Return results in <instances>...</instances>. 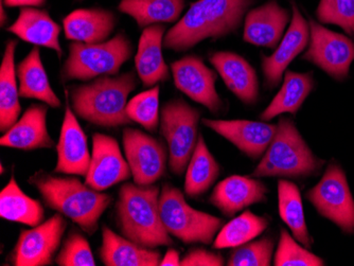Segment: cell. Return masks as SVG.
I'll list each match as a JSON object with an SVG mask.
<instances>
[{"label": "cell", "instance_id": "cell-1", "mask_svg": "<svg viewBox=\"0 0 354 266\" xmlns=\"http://www.w3.org/2000/svg\"><path fill=\"white\" fill-rule=\"evenodd\" d=\"M252 3L254 0H198L165 35V48L184 53L205 39L236 32Z\"/></svg>", "mask_w": 354, "mask_h": 266}, {"label": "cell", "instance_id": "cell-2", "mask_svg": "<svg viewBox=\"0 0 354 266\" xmlns=\"http://www.w3.org/2000/svg\"><path fill=\"white\" fill-rule=\"evenodd\" d=\"M37 188L47 207L71 218L85 234L93 236L113 198L83 184L73 176H55L39 171L28 180Z\"/></svg>", "mask_w": 354, "mask_h": 266}, {"label": "cell", "instance_id": "cell-3", "mask_svg": "<svg viewBox=\"0 0 354 266\" xmlns=\"http://www.w3.org/2000/svg\"><path fill=\"white\" fill-rule=\"evenodd\" d=\"M159 196L160 188L155 184L127 182L121 186L115 206V222L121 236L152 249L173 245L160 216Z\"/></svg>", "mask_w": 354, "mask_h": 266}, {"label": "cell", "instance_id": "cell-4", "mask_svg": "<svg viewBox=\"0 0 354 266\" xmlns=\"http://www.w3.org/2000/svg\"><path fill=\"white\" fill-rule=\"evenodd\" d=\"M138 84L133 71L103 75L71 89V106L79 118L101 126L119 128L133 122L127 114V99Z\"/></svg>", "mask_w": 354, "mask_h": 266}, {"label": "cell", "instance_id": "cell-5", "mask_svg": "<svg viewBox=\"0 0 354 266\" xmlns=\"http://www.w3.org/2000/svg\"><path fill=\"white\" fill-rule=\"evenodd\" d=\"M323 164V160H318L314 156L293 120L281 117L275 137L252 172V176L306 178L316 173Z\"/></svg>", "mask_w": 354, "mask_h": 266}, {"label": "cell", "instance_id": "cell-6", "mask_svg": "<svg viewBox=\"0 0 354 266\" xmlns=\"http://www.w3.org/2000/svg\"><path fill=\"white\" fill-rule=\"evenodd\" d=\"M132 43L127 35L116 37L100 44L73 41L61 75L64 81H93L103 75H116L132 57Z\"/></svg>", "mask_w": 354, "mask_h": 266}, {"label": "cell", "instance_id": "cell-7", "mask_svg": "<svg viewBox=\"0 0 354 266\" xmlns=\"http://www.w3.org/2000/svg\"><path fill=\"white\" fill-rule=\"evenodd\" d=\"M159 208L169 234L186 244L212 243L224 224L222 218L191 207L183 192L168 182L160 191Z\"/></svg>", "mask_w": 354, "mask_h": 266}, {"label": "cell", "instance_id": "cell-8", "mask_svg": "<svg viewBox=\"0 0 354 266\" xmlns=\"http://www.w3.org/2000/svg\"><path fill=\"white\" fill-rule=\"evenodd\" d=\"M201 113L182 99L169 101L160 111V133L168 144L169 168L183 175L192 156L198 136Z\"/></svg>", "mask_w": 354, "mask_h": 266}, {"label": "cell", "instance_id": "cell-9", "mask_svg": "<svg viewBox=\"0 0 354 266\" xmlns=\"http://www.w3.org/2000/svg\"><path fill=\"white\" fill-rule=\"evenodd\" d=\"M307 198L320 216L346 234H354V200L346 174L339 164L328 166L320 182L308 191Z\"/></svg>", "mask_w": 354, "mask_h": 266}, {"label": "cell", "instance_id": "cell-10", "mask_svg": "<svg viewBox=\"0 0 354 266\" xmlns=\"http://www.w3.org/2000/svg\"><path fill=\"white\" fill-rule=\"evenodd\" d=\"M309 26V48L302 55V59L323 69L335 80H344L349 75L354 61L353 41L312 19Z\"/></svg>", "mask_w": 354, "mask_h": 266}, {"label": "cell", "instance_id": "cell-11", "mask_svg": "<svg viewBox=\"0 0 354 266\" xmlns=\"http://www.w3.org/2000/svg\"><path fill=\"white\" fill-rule=\"evenodd\" d=\"M66 228L63 214L57 212L39 225L23 230L12 253L13 265H53Z\"/></svg>", "mask_w": 354, "mask_h": 266}, {"label": "cell", "instance_id": "cell-12", "mask_svg": "<svg viewBox=\"0 0 354 266\" xmlns=\"http://www.w3.org/2000/svg\"><path fill=\"white\" fill-rule=\"evenodd\" d=\"M122 144L135 184H154L164 176L169 153L164 142L142 131L125 128Z\"/></svg>", "mask_w": 354, "mask_h": 266}, {"label": "cell", "instance_id": "cell-13", "mask_svg": "<svg viewBox=\"0 0 354 266\" xmlns=\"http://www.w3.org/2000/svg\"><path fill=\"white\" fill-rule=\"evenodd\" d=\"M132 176L127 158H123L114 137L95 133L93 136V152L85 184L97 191L130 180Z\"/></svg>", "mask_w": 354, "mask_h": 266}, {"label": "cell", "instance_id": "cell-14", "mask_svg": "<svg viewBox=\"0 0 354 266\" xmlns=\"http://www.w3.org/2000/svg\"><path fill=\"white\" fill-rule=\"evenodd\" d=\"M171 70L177 89L194 102L204 105L214 114L220 112L222 100L216 89L218 77L201 57L188 55L173 61Z\"/></svg>", "mask_w": 354, "mask_h": 266}, {"label": "cell", "instance_id": "cell-15", "mask_svg": "<svg viewBox=\"0 0 354 266\" xmlns=\"http://www.w3.org/2000/svg\"><path fill=\"white\" fill-rule=\"evenodd\" d=\"M310 41L309 23L304 19L297 6L292 3V19L278 48L270 57L262 55V71L268 88H275L282 75L300 53L307 48Z\"/></svg>", "mask_w": 354, "mask_h": 266}, {"label": "cell", "instance_id": "cell-16", "mask_svg": "<svg viewBox=\"0 0 354 266\" xmlns=\"http://www.w3.org/2000/svg\"><path fill=\"white\" fill-rule=\"evenodd\" d=\"M202 122L252 160L261 158L277 132V125L261 121L203 119Z\"/></svg>", "mask_w": 354, "mask_h": 266}, {"label": "cell", "instance_id": "cell-17", "mask_svg": "<svg viewBox=\"0 0 354 266\" xmlns=\"http://www.w3.org/2000/svg\"><path fill=\"white\" fill-rule=\"evenodd\" d=\"M55 173L86 176L91 164L87 136L67 102L57 146Z\"/></svg>", "mask_w": 354, "mask_h": 266}, {"label": "cell", "instance_id": "cell-18", "mask_svg": "<svg viewBox=\"0 0 354 266\" xmlns=\"http://www.w3.org/2000/svg\"><path fill=\"white\" fill-rule=\"evenodd\" d=\"M291 13L276 0L250 10L245 15L243 39L258 47L276 48L291 21Z\"/></svg>", "mask_w": 354, "mask_h": 266}, {"label": "cell", "instance_id": "cell-19", "mask_svg": "<svg viewBox=\"0 0 354 266\" xmlns=\"http://www.w3.org/2000/svg\"><path fill=\"white\" fill-rule=\"evenodd\" d=\"M268 188L254 176L232 175L214 187L209 202L224 216L232 218L250 206L266 200Z\"/></svg>", "mask_w": 354, "mask_h": 266}, {"label": "cell", "instance_id": "cell-20", "mask_svg": "<svg viewBox=\"0 0 354 266\" xmlns=\"http://www.w3.org/2000/svg\"><path fill=\"white\" fill-rule=\"evenodd\" d=\"M47 114L46 105L28 107L21 119L0 138L1 146L24 151L53 149L55 142L48 132Z\"/></svg>", "mask_w": 354, "mask_h": 266}, {"label": "cell", "instance_id": "cell-21", "mask_svg": "<svg viewBox=\"0 0 354 266\" xmlns=\"http://www.w3.org/2000/svg\"><path fill=\"white\" fill-rule=\"evenodd\" d=\"M225 85L245 104H254L259 96V82L254 67L244 57L230 51H218L210 55Z\"/></svg>", "mask_w": 354, "mask_h": 266}, {"label": "cell", "instance_id": "cell-22", "mask_svg": "<svg viewBox=\"0 0 354 266\" xmlns=\"http://www.w3.org/2000/svg\"><path fill=\"white\" fill-rule=\"evenodd\" d=\"M166 27L152 25L143 29L135 55V67L142 84L152 87L170 79V69L162 55Z\"/></svg>", "mask_w": 354, "mask_h": 266}, {"label": "cell", "instance_id": "cell-23", "mask_svg": "<svg viewBox=\"0 0 354 266\" xmlns=\"http://www.w3.org/2000/svg\"><path fill=\"white\" fill-rule=\"evenodd\" d=\"M7 30L26 43L55 50L59 59L63 55V49L59 44L61 27L44 10L33 7L21 8L19 19Z\"/></svg>", "mask_w": 354, "mask_h": 266}, {"label": "cell", "instance_id": "cell-24", "mask_svg": "<svg viewBox=\"0 0 354 266\" xmlns=\"http://www.w3.org/2000/svg\"><path fill=\"white\" fill-rule=\"evenodd\" d=\"M98 253L106 266H159L162 261V254L158 250L142 247L105 225Z\"/></svg>", "mask_w": 354, "mask_h": 266}, {"label": "cell", "instance_id": "cell-25", "mask_svg": "<svg viewBox=\"0 0 354 266\" xmlns=\"http://www.w3.org/2000/svg\"><path fill=\"white\" fill-rule=\"evenodd\" d=\"M113 12L105 9H79L71 12L63 21L65 37L84 44L106 41L116 27Z\"/></svg>", "mask_w": 354, "mask_h": 266}, {"label": "cell", "instance_id": "cell-26", "mask_svg": "<svg viewBox=\"0 0 354 266\" xmlns=\"http://www.w3.org/2000/svg\"><path fill=\"white\" fill-rule=\"evenodd\" d=\"M16 71L21 98L37 99L53 108L61 107V100L51 87L37 47L30 51L29 55L19 63Z\"/></svg>", "mask_w": 354, "mask_h": 266}, {"label": "cell", "instance_id": "cell-27", "mask_svg": "<svg viewBox=\"0 0 354 266\" xmlns=\"http://www.w3.org/2000/svg\"><path fill=\"white\" fill-rule=\"evenodd\" d=\"M17 41L6 44L5 53L0 66V131L7 132L13 126L21 113L19 103V85L16 81L15 53Z\"/></svg>", "mask_w": 354, "mask_h": 266}, {"label": "cell", "instance_id": "cell-28", "mask_svg": "<svg viewBox=\"0 0 354 266\" xmlns=\"http://www.w3.org/2000/svg\"><path fill=\"white\" fill-rule=\"evenodd\" d=\"M314 87L313 73H297L288 70L283 84L275 98L260 115V119L270 121L279 115H296Z\"/></svg>", "mask_w": 354, "mask_h": 266}, {"label": "cell", "instance_id": "cell-29", "mask_svg": "<svg viewBox=\"0 0 354 266\" xmlns=\"http://www.w3.org/2000/svg\"><path fill=\"white\" fill-rule=\"evenodd\" d=\"M0 216L35 227L45 220V209L39 200H33L21 189L13 174L0 192Z\"/></svg>", "mask_w": 354, "mask_h": 266}, {"label": "cell", "instance_id": "cell-30", "mask_svg": "<svg viewBox=\"0 0 354 266\" xmlns=\"http://www.w3.org/2000/svg\"><path fill=\"white\" fill-rule=\"evenodd\" d=\"M220 175V166L207 148L204 137L198 136L194 152L187 167L185 193L189 198H198L206 193Z\"/></svg>", "mask_w": 354, "mask_h": 266}, {"label": "cell", "instance_id": "cell-31", "mask_svg": "<svg viewBox=\"0 0 354 266\" xmlns=\"http://www.w3.org/2000/svg\"><path fill=\"white\" fill-rule=\"evenodd\" d=\"M185 7V0H121L118 9L145 29L156 23L176 21Z\"/></svg>", "mask_w": 354, "mask_h": 266}, {"label": "cell", "instance_id": "cell-32", "mask_svg": "<svg viewBox=\"0 0 354 266\" xmlns=\"http://www.w3.org/2000/svg\"><path fill=\"white\" fill-rule=\"evenodd\" d=\"M278 209L280 218L290 228L295 240L304 247H311L313 241L308 231L301 194L297 184L284 180L278 182Z\"/></svg>", "mask_w": 354, "mask_h": 266}, {"label": "cell", "instance_id": "cell-33", "mask_svg": "<svg viewBox=\"0 0 354 266\" xmlns=\"http://www.w3.org/2000/svg\"><path fill=\"white\" fill-rule=\"evenodd\" d=\"M268 226V218L246 210L221 228L214 239V248L224 249L243 245L259 237Z\"/></svg>", "mask_w": 354, "mask_h": 266}, {"label": "cell", "instance_id": "cell-34", "mask_svg": "<svg viewBox=\"0 0 354 266\" xmlns=\"http://www.w3.org/2000/svg\"><path fill=\"white\" fill-rule=\"evenodd\" d=\"M158 85L138 93L127 105V114L133 122L138 123L149 132H156L159 124Z\"/></svg>", "mask_w": 354, "mask_h": 266}, {"label": "cell", "instance_id": "cell-35", "mask_svg": "<svg viewBox=\"0 0 354 266\" xmlns=\"http://www.w3.org/2000/svg\"><path fill=\"white\" fill-rule=\"evenodd\" d=\"M274 264L276 266H323L325 262L307 248L300 246L286 229H281Z\"/></svg>", "mask_w": 354, "mask_h": 266}, {"label": "cell", "instance_id": "cell-36", "mask_svg": "<svg viewBox=\"0 0 354 266\" xmlns=\"http://www.w3.org/2000/svg\"><path fill=\"white\" fill-rule=\"evenodd\" d=\"M274 241L263 238L234 247L227 261L228 266H268L272 263Z\"/></svg>", "mask_w": 354, "mask_h": 266}, {"label": "cell", "instance_id": "cell-37", "mask_svg": "<svg viewBox=\"0 0 354 266\" xmlns=\"http://www.w3.org/2000/svg\"><path fill=\"white\" fill-rule=\"evenodd\" d=\"M316 17L320 23L339 26L354 37V0H320Z\"/></svg>", "mask_w": 354, "mask_h": 266}, {"label": "cell", "instance_id": "cell-38", "mask_svg": "<svg viewBox=\"0 0 354 266\" xmlns=\"http://www.w3.org/2000/svg\"><path fill=\"white\" fill-rule=\"evenodd\" d=\"M59 266H95L91 245L83 234L71 231L55 258Z\"/></svg>", "mask_w": 354, "mask_h": 266}, {"label": "cell", "instance_id": "cell-39", "mask_svg": "<svg viewBox=\"0 0 354 266\" xmlns=\"http://www.w3.org/2000/svg\"><path fill=\"white\" fill-rule=\"evenodd\" d=\"M224 263V258L221 254L212 253L202 248L190 250L180 261L182 266H222Z\"/></svg>", "mask_w": 354, "mask_h": 266}, {"label": "cell", "instance_id": "cell-40", "mask_svg": "<svg viewBox=\"0 0 354 266\" xmlns=\"http://www.w3.org/2000/svg\"><path fill=\"white\" fill-rule=\"evenodd\" d=\"M47 0H3L7 7H41Z\"/></svg>", "mask_w": 354, "mask_h": 266}, {"label": "cell", "instance_id": "cell-41", "mask_svg": "<svg viewBox=\"0 0 354 266\" xmlns=\"http://www.w3.org/2000/svg\"><path fill=\"white\" fill-rule=\"evenodd\" d=\"M180 253L175 249H169L165 257L162 258L159 266H178L180 265Z\"/></svg>", "mask_w": 354, "mask_h": 266}, {"label": "cell", "instance_id": "cell-42", "mask_svg": "<svg viewBox=\"0 0 354 266\" xmlns=\"http://www.w3.org/2000/svg\"><path fill=\"white\" fill-rule=\"evenodd\" d=\"M3 0H1V8H0V10H1V21H0V23H1V27H3L5 26L6 21H8V17H6V12L5 9H3Z\"/></svg>", "mask_w": 354, "mask_h": 266}, {"label": "cell", "instance_id": "cell-43", "mask_svg": "<svg viewBox=\"0 0 354 266\" xmlns=\"http://www.w3.org/2000/svg\"><path fill=\"white\" fill-rule=\"evenodd\" d=\"M1 174H3V164H1Z\"/></svg>", "mask_w": 354, "mask_h": 266}, {"label": "cell", "instance_id": "cell-44", "mask_svg": "<svg viewBox=\"0 0 354 266\" xmlns=\"http://www.w3.org/2000/svg\"><path fill=\"white\" fill-rule=\"evenodd\" d=\"M77 1H82V0H77Z\"/></svg>", "mask_w": 354, "mask_h": 266}]
</instances>
